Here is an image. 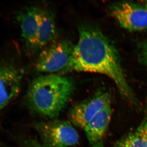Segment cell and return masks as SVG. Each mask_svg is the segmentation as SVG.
Instances as JSON below:
<instances>
[{
	"label": "cell",
	"mask_w": 147,
	"mask_h": 147,
	"mask_svg": "<svg viewBox=\"0 0 147 147\" xmlns=\"http://www.w3.org/2000/svg\"><path fill=\"white\" fill-rule=\"evenodd\" d=\"M45 147H68L79 142V134L67 122L55 120L39 122L35 124Z\"/></svg>",
	"instance_id": "3"
},
{
	"label": "cell",
	"mask_w": 147,
	"mask_h": 147,
	"mask_svg": "<svg viewBox=\"0 0 147 147\" xmlns=\"http://www.w3.org/2000/svg\"><path fill=\"white\" fill-rule=\"evenodd\" d=\"M40 9L36 6L27 7L20 10L16 16L25 45L33 53H35L36 44Z\"/></svg>",
	"instance_id": "8"
},
{
	"label": "cell",
	"mask_w": 147,
	"mask_h": 147,
	"mask_svg": "<svg viewBox=\"0 0 147 147\" xmlns=\"http://www.w3.org/2000/svg\"><path fill=\"white\" fill-rule=\"evenodd\" d=\"M21 76L11 64L0 63V115L3 109L19 94Z\"/></svg>",
	"instance_id": "7"
},
{
	"label": "cell",
	"mask_w": 147,
	"mask_h": 147,
	"mask_svg": "<svg viewBox=\"0 0 147 147\" xmlns=\"http://www.w3.org/2000/svg\"><path fill=\"white\" fill-rule=\"evenodd\" d=\"M110 11L123 28L130 31L147 29V1L117 3L112 6Z\"/></svg>",
	"instance_id": "5"
},
{
	"label": "cell",
	"mask_w": 147,
	"mask_h": 147,
	"mask_svg": "<svg viewBox=\"0 0 147 147\" xmlns=\"http://www.w3.org/2000/svg\"><path fill=\"white\" fill-rule=\"evenodd\" d=\"M74 88L72 79L67 76L55 73L38 76L30 84L27 103L39 115L53 118L65 108Z\"/></svg>",
	"instance_id": "2"
},
{
	"label": "cell",
	"mask_w": 147,
	"mask_h": 147,
	"mask_svg": "<svg viewBox=\"0 0 147 147\" xmlns=\"http://www.w3.org/2000/svg\"><path fill=\"white\" fill-rule=\"evenodd\" d=\"M140 57L142 61L147 65V42L144 43L141 47Z\"/></svg>",
	"instance_id": "13"
},
{
	"label": "cell",
	"mask_w": 147,
	"mask_h": 147,
	"mask_svg": "<svg viewBox=\"0 0 147 147\" xmlns=\"http://www.w3.org/2000/svg\"><path fill=\"white\" fill-rule=\"evenodd\" d=\"M111 95L107 92H98L91 98L74 106L69 113L72 123L83 129L100 110L111 105Z\"/></svg>",
	"instance_id": "6"
},
{
	"label": "cell",
	"mask_w": 147,
	"mask_h": 147,
	"mask_svg": "<svg viewBox=\"0 0 147 147\" xmlns=\"http://www.w3.org/2000/svg\"><path fill=\"white\" fill-rule=\"evenodd\" d=\"M57 34L54 14L49 10L40 9L35 52L45 48L54 42Z\"/></svg>",
	"instance_id": "10"
},
{
	"label": "cell",
	"mask_w": 147,
	"mask_h": 147,
	"mask_svg": "<svg viewBox=\"0 0 147 147\" xmlns=\"http://www.w3.org/2000/svg\"><path fill=\"white\" fill-rule=\"evenodd\" d=\"M74 47L72 42L67 40L53 42L40 54L36 63V70L49 74L63 72L71 60Z\"/></svg>",
	"instance_id": "4"
},
{
	"label": "cell",
	"mask_w": 147,
	"mask_h": 147,
	"mask_svg": "<svg viewBox=\"0 0 147 147\" xmlns=\"http://www.w3.org/2000/svg\"><path fill=\"white\" fill-rule=\"evenodd\" d=\"M69 64L63 72H91L106 75L115 82L123 97L138 110L142 105L127 81L115 48L97 28L88 24L78 28Z\"/></svg>",
	"instance_id": "1"
},
{
	"label": "cell",
	"mask_w": 147,
	"mask_h": 147,
	"mask_svg": "<svg viewBox=\"0 0 147 147\" xmlns=\"http://www.w3.org/2000/svg\"><path fill=\"white\" fill-rule=\"evenodd\" d=\"M145 147H147V146H146Z\"/></svg>",
	"instance_id": "14"
},
{
	"label": "cell",
	"mask_w": 147,
	"mask_h": 147,
	"mask_svg": "<svg viewBox=\"0 0 147 147\" xmlns=\"http://www.w3.org/2000/svg\"><path fill=\"white\" fill-rule=\"evenodd\" d=\"M23 147H45L34 139H28L23 143Z\"/></svg>",
	"instance_id": "12"
},
{
	"label": "cell",
	"mask_w": 147,
	"mask_h": 147,
	"mask_svg": "<svg viewBox=\"0 0 147 147\" xmlns=\"http://www.w3.org/2000/svg\"><path fill=\"white\" fill-rule=\"evenodd\" d=\"M112 114L111 105L106 106L98 112L84 128L90 147H104V140Z\"/></svg>",
	"instance_id": "9"
},
{
	"label": "cell",
	"mask_w": 147,
	"mask_h": 147,
	"mask_svg": "<svg viewBox=\"0 0 147 147\" xmlns=\"http://www.w3.org/2000/svg\"><path fill=\"white\" fill-rule=\"evenodd\" d=\"M147 146V102L144 117L134 131L117 141L113 147H145Z\"/></svg>",
	"instance_id": "11"
}]
</instances>
